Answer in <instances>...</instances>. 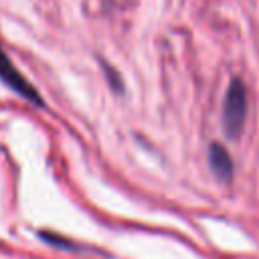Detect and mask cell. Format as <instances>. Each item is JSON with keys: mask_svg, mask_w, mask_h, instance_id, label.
<instances>
[{"mask_svg": "<svg viewBox=\"0 0 259 259\" xmlns=\"http://www.w3.org/2000/svg\"><path fill=\"white\" fill-rule=\"evenodd\" d=\"M245 117H247V89L241 79H233L223 103V125L227 136L231 138L239 136L243 130Z\"/></svg>", "mask_w": 259, "mask_h": 259, "instance_id": "1", "label": "cell"}, {"mask_svg": "<svg viewBox=\"0 0 259 259\" xmlns=\"http://www.w3.org/2000/svg\"><path fill=\"white\" fill-rule=\"evenodd\" d=\"M0 79L12 89L16 91L20 97H24L26 101L34 103V105H42V97L38 95V91L20 75V71L14 67V63L8 59V55L2 51L0 47Z\"/></svg>", "mask_w": 259, "mask_h": 259, "instance_id": "2", "label": "cell"}, {"mask_svg": "<svg viewBox=\"0 0 259 259\" xmlns=\"http://www.w3.org/2000/svg\"><path fill=\"white\" fill-rule=\"evenodd\" d=\"M208 166L210 170L217 174V178L221 180H231L233 178V172H235V164H233V158L231 154L219 146V144H210L208 148Z\"/></svg>", "mask_w": 259, "mask_h": 259, "instance_id": "3", "label": "cell"}]
</instances>
